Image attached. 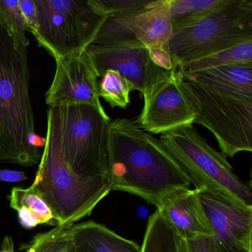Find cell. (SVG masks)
Returning a JSON list of instances; mask_svg holds the SVG:
<instances>
[{
	"label": "cell",
	"mask_w": 252,
	"mask_h": 252,
	"mask_svg": "<svg viewBox=\"0 0 252 252\" xmlns=\"http://www.w3.org/2000/svg\"><path fill=\"white\" fill-rule=\"evenodd\" d=\"M38 45L54 60L85 51L107 17L98 14L90 0H35Z\"/></svg>",
	"instance_id": "cell-7"
},
{
	"label": "cell",
	"mask_w": 252,
	"mask_h": 252,
	"mask_svg": "<svg viewBox=\"0 0 252 252\" xmlns=\"http://www.w3.org/2000/svg\"><path fill=\"white\" fill-rule=\"evenodd\" d=\"M218 2V0H166L172 23L208 9Z\"/></svg>",
	"instance_id": "cell-23"
},
{
	"label": "cell",
	"mask_w": 252,
	"mask_h": 252,
	"mask_svg": "<svg viewBox=\"0 0 252 252\" xmlns=\"http://www.w3.org/2000/svg\"><path fill=\"white\" fill-rule=\"evenodd\" d=\"M0 27L17 40L30 45L27 23L20 8V0H0Z\"/></svg>",
	"instance_id": "cell-20"
},
{
	"label": "cell",
	"mask_w": 252,
	"mask_h": 252,
	"mask_svg": "<svg viewBox=\"0 0 252 252\" xmlns=\"http://www.w3.org/2000/svg\"><path fill=\"white\" fill-rule=\"evenodd\" d=\"M141 252H189L188 242L158 210L149 218Z\"/></svg>",
	"instance_id": "cell-16"
},
{
	"label": "cell",
	"mask_w": 252,
	"mask_h": 252,
	"mask_svg": "<svg viewBox=\"0 0 252 252\" xmlns=\"http://www.w3.org/2000/svg\"><path fill=\"white\" fill-rule=\"evenodd\" d=\"M110 122L107 113L88 104L48 107L38 165L76 179L109 180Z\"/></svg>",
	"instance_id": "cell-2"
},
{
	"label": "cell",
	"mask_w": 252,
	"mask_h": 252,
	"mask_svg": "<svg viewBox=\"0 0 252 252\" xmlns=\"http://www.w3.org/2000/svg\"><path fill=\"white\" fill-rule=\"evenodd\" d=\"M108 178L112 191L138 196L156 207L168 194L191 186L161 141L126 118L109 126Z\"/></svg>",
	"instance_id": "cell-1"
},
{
	"label": "cell",
	"mask_w": 252,
	"mask_h": 252,
	"mask_svg": "<svg viewBox=\"0 0 252 252\" xmlns=\"http://www.w3.org/2000/svg\"><path fill=\"white\" fill-rule=\"evenodd\" d=\"M222 65L252 66V39L220 50L178 67L182 71H191Z\"/></svg>",
	"instance_id": "cell-17"
},
{
	"label": "cell",
	"mask_w": 252,
	"mask_h": 252,
	"mask_svg": "<svg viewBox=\"0 0 252 252\" xmlns=\"http://www.w3.org/2000/svg\"><path fill=\"white\" fill-rule=\"evenodd\" d=\"M152 2V0H90L98 14L113 19L138 14L149 8Z\"/></svg>",
	"instance_id": "cell-21"
},
{
	"label": "cell",
	"mask_w": 252,
	"mask_h": 252,
	"mask_svg": "<svg viewBox=\"0 0 252 252\" xmlns=\"http://www.w3.org/2000/svg\"><path fill=\"white\" fill-rule=\"evenodd\" d=\"M45 142H46L45 137L43 138V137L39 136L36 133L32 134L29 138V145L33 148H44L45 146Z\"/></svg>",
	"instance_id": "cell-27"
},
{
	"label": "cell",
	"mask_w": 252,
	"mask_h": 252,
	"mask_svg": "<svg viewBox=\"0 0 252 252\" xmlns=\"http://www.w3.org/2000/svg\"><path fill=\"white\" fill-rule=\"evenodd\" d=\"M169 51L181 67L252 39V1L218 0L213 6L172 23Z\"/></svg>",
	"instance_id": "cell-4"
},
{
	"label": "cell",
	"mask_w": 252,
	"mask_h": 252,
	"mask_svg": "<svg viewBox=\"0 0 252 252\" xmlns=\"http://www.w3.org/2000/svg\"><path fill=\"white\" fill-rule=\"evenodd\" d=\"M177 66L164 70L142 93L144 106L135 120L149 133L163 134L192 125L196 115L180 88Z\"/></svg>",
	"instance_id": "cell-9"
},
{
	"label": "cell",
	"mask_w": 252,
	"mask_h": 252,
	"mask_svg": "<svg viewBox=\"0 0 252 252\" xmlns=\"http://www.w3.org/2000/svg\"><path fill=\"white\" fill-rule=\"evenodd\" d=\"M29 46L0 27V163L32 167L42 154L29 144L36 133Z\"/></svg>",
	"instance_id": "cell-3"
},
{
	"label": "cell",
	"mask_w": 252,
	"mask_h": 252,
	"mask_svg": "<svg viewBox=\"0 0 252 252\" xmlns=\"http://www.w3.org/2000/svg\"><path fill=\"white\" fill-rule=\"evenodd\" d=\"M189 252H215L212 237L187 240Z\"/></svg>",
	"instance_id": "cell-25"
},
{
	"label": "cell",
	"mask_w": 252,
	"mask_h": 252,
	"mask_svg": "<svg viewBox=\"0 0 252 252\" xmlns=\"http://www.w3.org/2000/svg\"><path fill=\"white\" fill-rule=\"evenodd\" d=\"M98 78L119 72L142 94L165 70L151 60L147 47L130 34L98 33L87 48Z\"/></svg>",
	"instance_id": "cell-8"
},
{
	"label": "cell",
	"mask_w": 252,
	"mask_h": 252,
	"mask_svg": "<svg viewBox=\"0 0 252 252\" xmlns=\"http://www.w3.org/2000/svg\"><path fill=\"white\" fill-rule=\"evenodd\" d=\"M56 71L45 94L48 107L88 104L106 113L98 94V78L87 50L55 59Z\"/></svg>",
	"instance_id": "cell-11"
},
{
	"label": "cell",
	"mask_w": 252,
	"mask_h": 252,
	"mask_svg": "<svg viewBox=\"0 0 252 252\" xmlns=\"http://www.w3.org/2000/svg\"><path fill=\"white\" fill-rule=\"evenodd\" d=\"M21 249H24V250H26V252H35L34 247H33V246L29 243H27V244L22 246Z\"/></svg>",
	"instance_id": "cell-29"
},
{
	"label": "cell",
	"mask_w": 252,
	"mask_h": 252,
	"mask_svg": "<svg viewBox=\"0 0 252 252\" xmlns=\"http://www.w3.org/2000/svg\"><path fill=\"white\" fill-rule=\"evenodd\" d=\"M160 141L182 166L194 189L213 190L252 206V182L239 178L226 157L209 145L193 125L161 134Z\"/></svg>",
	"instance_id": "cell-6"
},
{
	"label": "cell",
	"mask_w": 252,
	"mask_h": 252,
	"mask_svg": "<svg viewBox=\"0 0 252 252\" xmlns=\"http://www.w3.org/2000/svg\"><path fill=\"white\" fill-rule=\"evenodd\" d=\"M135 87L119 72L108 70L98 83L100 98H104L112 107L126 109L130 104V94Z\"/></svg>",
	"instance_id": "cell-18"
},
{
	"label": "cell",
	"mask_w": 252,
	"mask_h": 252,
	"mask_svg": "<svg viewBox=\"0 0 252 252\" xmlns=\"http://www.w3.org/2000/svg\"><path fill=\"white\" fill-rule=\"evenodd\" d=\"M10 207L17 209L24 208L26 210L34 214L43 221L44 225L57 226V222L51 207L45 200L33 189L14 187L8 196Z\"/></svg>",
	"instance_id": "cell-19"
},
{
	"label": "cell",
	"mask_w": 252,
	"mask_h": 252,
	"mask_svg": "<svg viewBox=\"0 0 252 252\" xmlns=\"http://www.w3.org/2000/svg\"><path fill=\"white\" fill-rule=\"evenodd\" d=\"M69 237L73 252H141L135 242L95 221L73 224L69 228Z\"/></svg>",
	"instance_id": "cell-14"
},
{
	"label": "cell",
	"mask_w": 252,
	"mask_h": 252,
	"mask_svg": "<svg viewBox=\"0 0 252 252\" xmlns=\"http://www.w3.org/2000/svg\"><path fill=\"white\" fill-rule=\"evenodd\" d=\"M72 226V225H71ZM69 225H57L33 237L30 244L35 252H73L69 237Z\"/></svg>",
	"instance_id": "cell-22"
},
{
	"label": "cell",
	"mask_w": 252,
	"mask_h": 252,
	"mask_svg": "<svg viewBox=\"0 0 252 252\" xmlns=\"http://www.w3.org/2000/svg\"><path fill=\"white\" fill-rule=\"evenodd\" d=\"M0 252H14V240L12 237L6 236L2 240L1 244Z\"/></svg>",
	"instance_id": "cell-28"
},
{
	"label": "cell",
	"mask_w": 252,
	"mask_h": 252,
	"mask_svg": "<svg viewBox=\"0 0 252 252\" xmlns=\"http://www.w3.org/2000/svg\"><path fill=\"white\" fill-rule=\"evenodd\" d=\"M156 208L185 240L213 235L196 189H184L170 193Z\"/></svg>",
	"instance_id": "cell-13"
},
{
	"label": "cell",
	"mask_w": 252,
	"mask_h": 252,
	"mask_svg": "<svg viewBox=\"0 0 252 252\" xmlns=\"http://www.w3.org/2000/svg\"><path fill=\"white\" fill-rule=\"evenodd\" d=\"M180 73V88L196 115L194 124L213 134L225 157L251 153L252 96L202 85Z\"/></svg>",
	"instance_id": "cell-5"
},
{
	"label": "cell",
	"mask_w": 252,
	"mask_h": 252,
	"mask_svg": "<svg viewBox=\"0 0 252 252\" xmlns=\"http://www.w3.org/2000/svg\"><path fill=\"white\" fill-rule=\"evenodd\" d=\"M197 191L213 233L215 252H252V206L213 190Z\"/></svg>",
	"instance_id": "cell-10"
},
{
	"label": "cell",
	"mask_w": 252,
	"mask_h": 252,
	"mask_svg": "<svg viewBox=\"0 0 252 252\" xmlns=\"http://www.w3.org/2000/svg\"><path fill=\"white\" fill-rule=\"evenodd\" d=\"M20 8L27 23L29 33L34 34L37 29L35 0H20Z\"/></svg>",
	"instance_id": "cell-24"
},
{
	"label": "cell",
	"mask_w": 252,
	"mask_h": 252,
	"mask_svg": "<svg viewBox=\"0 0 252 252\" xmlns=\"http://www.w3.org/2000/svg\"><path fill=\"white\" fill-rule=\"evenodd\" d=\"M26 180H28V177L23 171L0 169V181L2 182L20 183Z\"/></svg>",
	"instance_id": "cell-26"
},
{
	"label": "cell",
	"mask_w": 252,
	"mask_h": 252,
	"mask_svg": "<svg viewBox=\"0 0 252 252\" xmlns=\"http://www.w3.org/2000/svg\"><path fill=\"white\" fill-rule=\"evenodd\" d=\"M107 20L116 30L136 38L149 53H169L173 26L166 0L153 1L149 8L138 14L119 18L107 17Z\"/></svg>",
	"instance_id": "cell-12"
},
{
	"label": "cell",
	"mask_w": 252,
	"mask_h": 252,
	"mask_svg": "<svg viewBox=\"0 0 252 252\" xmlns=\"http://www.w3.org/2000/svg\"><path fill=\"white\" fill-rule=\"evenodd\" d=\"M180 71L202 85L252 96V66L222 65Z\"/></svg>",
	"instance_id": "cell-15"
}]
</instances>
